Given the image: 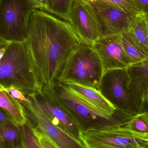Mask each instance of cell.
Segmentation results:
<instances>
[{"instance_id": "cell-1", "label": "cell", "mask_w": 148, "mask_h": 148, "mask_svg": "<svg viewBox=\"0 0 148 148\" xmlns=\"http://www.w3.org/2000/svg\"><path fill=\"white\" fill-rule=\"evenodd\" d=\"M39 83L53 88L71 53L82 43L70 23L42 10H35L25 41Z\"/></svg>"}, {"instance_id": "cell-2", "label": "cell", "mask_w": 148, "mask_h": 148, "mask_svg": "<svg viewBox=\"0 0 148 148\" xmlns=\"http://www.w3.org/2000/svg\"><path fill=\"white\" fill-rule=\"evenodd\" d=\"M49 90L56 102L73 117L82 130L112 125L125 126L134 116L120 110L111 113L101 109L84 100L62 83L57 82Z\"/></svg>"}, {"instance_id": "cell-3", "label": "cell", "mask_w": 148, "mask_h": 148, "mask_svg": "<svg viewBox=\"0 0 148 148\" xmlns=\"http://www.w3.org/2000/svg\"><path fill=\"white\" fill-rule=\"evenodd\" d=\"M0 84L14 87L26 95L42 90L25 42H12L0 60Z\"/></svg>"}, {"instance_id": "cell-4", "label": "cell", "mask_w": 148, "mask_h": 148, "mask_svg": "<svg viewBox=\"0 0 148 148\" xmlns=\"http://www.w3.org/2000/svg\"><path fill=\"white\" fill-rule=\"evenodd\" d=\"M103 73L96 52L91 46L81 43L69 56L57 82L75 83L98 90Z\"/></svg>"}, {"instance_id": "cell-5", "label": "cell", "mask_w": 148, "mask_h": 148, "mask_svg": "<svg viewBox=\"0 0 148 148\" xmlns=\"http://www.w3.org/2000/svg\"><path fill=\"white\" fill-rule=\"evenodd\" d=\"M80 140L86 148H138L148 145V135L117 125L83 130Z\"/></svg>"}, {"instance_id": "cell-6", "label": "cell", "mask_w": 148, "mask_h": 148, "mask_svg": "<svg viewBox=\"0 0 148 148\" xmlns=\"http://www.w3.org/2000/svg\"><path fill=\"white\" fill-rule=\"evenodd\" d=\"M127 69H111L103 73L98 90L117 110L134 116L142 113L130 89Z\"/></svg>"}, {"instance_id": "cell-7", "label": "cell", "mask_w": 148, "mask_h": 148, "mask_svg": "<svg viewBox=\"0 0 148 148\" xmlns=\"http://www.w3.org/2000/svg\"><path fill=\"white\" fill-rule=\"evenodd\" d=\"M35 10L29 0H0V37L10 42H25Z\"/></svg>"}, {"instance_id": "cell-8", "label": "cell", "mask_w": 148, "mask_h": 148, "mask_svg": "<svg viewBox=\"0 0 148 148\" xmlns=\"http://www.w3.org/2000/svg\"><path fill=\"white\" fill-rule=\"evenodd\" d=\"M81 42L92 46L103 36L102 29L91 2L73 0L69 14V21Z\"/></svg>"}, {"instance_id": "cell-9", "label": "cell", "mask_w": 148, "mask_h": 148, "mask_svg": "<svg viewBox=\"0 0 148 148\" xmlns=\"http://www.w3.org/2000/svg\"><path fill=\"white\" fill-rule=\"evenodd\" d=\"M32 106L31 112L24 110L27 119L32 121L59 148H86L81 141L73 137L58 126L53 124L36 102L34 95L27 96Z\"/></svg>"}, {"instance_id": "cell-10", "label": "cell", "mask_w": 148, "mask_h": 148, "mask_svg": "<svg viewBox=\"0 0 148 148\" xmlns=\"http://www.w3.org/2000/svg\"><path fill=\"white\" fill-rule=\"evenodd\" d=\"M33 95L41 109L53 124L80 140L81 126L56 102L49 90L42 88Z\"/></svg>"}, {"instance_id": "cell-11", "label": "cell", "mask_w": 148, "mask_h": 148, "mask_svg": "<svg viewBox=\"0 0 148 148\" xmlns=\"http://www.w3.org/2000/svg\"><path fill=\"white\" fill-rule=\"evenodd\" d=\"M91 47L101 60L104 72L111 69H127L132 65L123 47L121 33L103 36Z\"/></svg>"}, {"instance_id": "cell-12", "label": "cell", "mask_w": 148, "mask_h": 148, "mask_svg": "<svg viewBox=\"0 0 148 148\" xmlns=\"http://www.w3.org/2000/svg\"><path fill=\"white\" fill-rule=\"evenodd\" d=\"M90 2L101 24L103 36L120 34L124 29H129L134 15L101 2Z\"/></svg>"}, {"instance_id": "cell-13", "label": "cell", "mask_w": 148, "mask_h": 148, "mask_svg": "<svg viewBox=\"0 0 148 148\" xmlns=\"http://www.w3.org/2000/svg\"><path fill=\"white\" fill-rule=\"evenodd\" d=\"M127 70L131 79L130 89L142 110L143 95L148 86V56L145 60L131 65Z\"/></svg>"}, {"instance_id": "cell-14", "label": "cell", "mask_w": 148, "mask_h": 148, "mask_svg": "<svg viewBox=\"0 0 148 148\" xmlns=\"http://www.w3.org/2000/svg\"><path fill=\"white\" fill-rule=\"evenodd\" d=\"M63 84L84 100L101 109L111 113H114L118 110L97 89L75 83Z\"/></svg>"}, {"instance_id": "cell-15", "label": "cell", "mask_w": 148, "mask_h": 148, "mask_svg": "<svg viewBox=\"0 0 148 148\" xmlns=\"http://www.w3.org/2000/svg\"><path fill=\"white\" fill-rule=\"evenodd\" d=\"M0 107L17 125H22L27 122V117L21 104L11 96L7 89L1 84Z\"/></svg>"}, {"instance_id": "cell-16", "label": "cell", "mask_w": 148, "mask_h": 148, "mask_svg": "<svg viewBox=\"0 0 148 148\" xmlns=\"http://www.w3.org/2000/svg\"><path fill=\"white\" fill-rule=\"evenodd\" d=\"M23 144L20 125L11 120L0 125V148H15Z\"/></svg>"}, {"instance_id": "cell-17", "label": "cell", "mask_w": 148, "mask_h": 148, "mask_svg": "<svg viewBox=\"0 0 148 148\" xmlns=\"http://www.w3.org/2000/svg\"><path fill=\"white\" fill-rule=\"evenodd\" d=\"M123 47L131 61L132 65L145 60L148 54L138 43L129 29H126L121 33Z\"/></svg>"}, {"instance_id": "cell-18", "label": "cell", "mask_w": 148, "mask_h": 148, "mask_svg": "<svg viewBox=\"0 0 148 148\" xmlns=\"http://www.w3.org/2000/svg\"><path fill=\"white\" fill-rule=\"evenodd\" d=\"M129 29L138 43L148 54V34L145 14L142 13L135 16Z\"/></svg>"}, {"instance_id": "cell-19", "label": "cell", "mask_w": 148, "mask_h": 148, "mask_svg": "<svg viewBox=\"0 0 148 148\" xmlns=\"http://www.w3.org/2000/svg\"><path fill=\"white\" fill-rule=\"evenodd\" d=\"M73 1V0H49L48 13L69 22Z\"/></svg>"}, {"instance_id": "cell-20", "label": "cell", "mask_w": 148, "mask_h": 148, "mask_svg": "<svg viewBox=\"0 0 148 148\" xmlns=\"http://www.w3.org/2000/svg\"><path fill=\"white\" fill-rule=\"evenodd\" d=\"M20 127L24 148H43L37 134L27 121L25 124L20 125Z\"/></svg>"}, {"instance_id": "cell-21", "label": "cell", "mask_w": 148, "mask_h": 148, "mask_svg": "<svg viewBox=\"0 0 148 148\" xmlns=\"http://www.w3.org/2000/svg\"><path fill=\"white\" fill-rule=\"evenodd\" d=\"M133 132L148 135V117L145 112L133 116L125 125Z\"/></svg>"}, {"instance_id": "cell-22", "label": "cell", "mask_w": 148, "mask_h": 148, "mask_svg": "<svg viewBox=\"0 0 148 148\" xmlns=\"http://www.w3.org/2000/svg\"><path fill=\"white\" fill-rule=\"evenodd\" d=\"M92 1H97L114 6L133 15L142 13L134 0H90V2Z\"/></svg>"}, {"instance_id": "cell-23", "label": "cell", "mask_w": 148, "mask_h": 148, "mask_svg": "<svg viewBox=\"0 0 148 148\" xmlns=\"http://www.w3.org/2000/svg\"><path fill=\"white\" fill-rule=\"evenodd\" d=\"M39 137L40 142L43 148H59L44 133L36 127H33Z\"/></svg>"}, {"instance_id": "cell-24", "label": "cell", "mask_w": 148, "mask_h": 148, "mask_svg": "<svg viewBox=\"0 0 148 148\" xmlns=\"http://www.w3.org/2000/svg\"><path fill=\"white\" fill-rule=\"evenodd\" d=\"M36 10L49 12V0H29Z\"/></svg>"}, {"instance_id": "cell-25", "label": "cell", "mask_w": 148, "mask_h": 148, "mask_svg": "<svg viewBox=\"0 0 148 148\" xmlns=\"http://www.w3.org/2000/svg\"><path fill=\"white\" fill-rule=\"evenodd\" d=\"M142 12L148 14V0H134Z\"/></svg>"}, {"instance_id": "cell-26", "label": "cell", "mask_w": 148, "mask_h": 148, "mask_svg": "<svg viewBox=\"0 0 148 148\" xmlns=\"http://www.w3.org/2000/svg\"><path fill=\"white\" fill-rule=\"evenodd\" d=\"M11 120L7 113L0 107V125Z\"/></svg>"}, {"instance_id": "cell-27", "label": "cell", "mask_w": 148, "mask_h": 148, "mask_svg": "<svg viewBox=\"0 0 148 148\" xmlns=\"http://www.w3.org/2000/svg\"><path fill=\"white\" fill-rule=\"evenodd\" d=\"M11 42L0 37V51L3 49L7 48Z\"/></svg>"}, {"instance_id": "cell-28", "label": "cell", "mask_w": 148, "mask_h": 148, "mask_svg": "<svg viewBox=\"0 0 148 148\" xmlns=\"http://www.w3.org/2000/svg\"><path fill=\"white\" fill-rule=\"evenodd\" d=\"M142 111V112H145L147 114L148 117V100L144 101L143 102Z\"/></svg>"}, {"instance_id": "cell-29", "label": "cell", "mask_w": 148, "mask_h": 148, "mask_svg": "<svg viewBox=\"0 0 148 148\" xmlns=\"http://www.w3.org/2000/svg\"><path fill=\"white\" fill-rule=\"evenodd\" d=\"M148 86L147 88L145 90L143 95L142 101L143 102L144 101H148Z\"/></svg>"}, {"instance_id": "cell-30", "label": "cell", "mask_w": 148, "mask_h": 148, "mask_svg": "<svg viewBox=\"0 0 148 148\" xmlns=\"http://www.w3.org/2000/svg\"><path fill=\"white\" fill-rule=\"evenodd\" d=\"M145 21H146V25H147V29L148 34V14H145Z\"/></svg>"}, {"instance_id": "cell-31", "label": "cell", "mask_w": 148, "mask_h": 148, "mask_svg": "<svg viewBox=\"0 0 148 148\" xmlns=\"http://www.w3.org/2000/svg\"><path fill=\"white\" fill-rule=\"evenodd\" d=\"M138 148H148V145H146V146H144V147H141Z\"/></svg>"}, {"instance_id": "cell-32", "label": "cell", "mask_w": 148, "mask_h": 148, "mask_svg": "<svg viewBox=\"0 0 148 148\" xmlns=\"http://www.w3.org/2000/svg\"><path fill=\"white\" fill-rule=\"evenodd\" d=\"M15 148H24V147H23V144L22 146H20V147H17Z\"/></svg>"}, {"instance_id": "cell-33", "label": "cell", "mask_w": 148, "mask_h": 148, "mask_svg": "<svg viewBox=\"0 0 148 148\" xmlns=\"http://www.w3.org/2000/svg\"><path fill=\"white\" fill-rule=\"evenodd\" d=\"M88 2H90V0H84Z\"/></svg>"}]
</instances>
